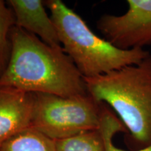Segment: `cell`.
I'll return each mask as SVG.
<instances>
[{"mask_svg":"<svg viewBox=\"0 0 151 151\" xmlns=\"http://www.w3.org/2000/svg\"><path fill=\"white\" fill-rule=\"evenodd\" d=\"M10 39L11 58L0 86L66 97L88 94L83 76L63 48L48 46L17 26Z\"/></svg>","mask_w":151,"mask_h":151,"instance_id":"cell-1","label":"cell"},{"mask_svg":"<svg viewBox=\"0 0 151 151\" xmlns=\"http://www.w3.org/2000/svg\"><path fill=\"white\" fill-rule=\"evenodd\" d=\"M83 78L88 93L115 111L138 148L151 145V53L136 65Z\"/></svg>","mask_w":151,"mask_h":151,"instance_id":"cell-2","label":"cell"},{"mask_svg":"<svg viewBox=\"0 0 151 151\" xmlns=\"http://www.w3.org/2000/svg\"><path fill=\"white\" fill-rule=\"evenodd\" d=\"M50 11L64 51L83 78H92L136 65L150 53L144 48L122 50L96 35L61 0L44 1Z\"/></svg>","mask_w":151,"mask_h":151,"instance_id":"cell-3","label":"cell"},{"mask_svg":"<svg viewBox=\"0 0 151 151\" xmlns=\"http://www.w3.org/2000/svg\"><path fill=\"white\" fill-rule=\"evenodd\" d=\"M35 94L31 127L52 140L99 129L102 103L97 102L88 93L67 97Z\"/></svg>","mask_w":151,"mask_h":151,"instance_id":"cell-4","label":"cell"},{"mask_svg":"<svg viewBox=\"0 0 151 151\" xmlns=\"http://www.w3.org/2000/svg\"><path fill=\"white\" fill-rule=\"evenodd\" d=\"M120 16L104 14L97 27L109 43L122 50L143 48L151 44V0H127Z\"/></svg>","mask_w":151,"mask_h":151,"instance_id":"cell-5","label":"cell"},{"mask_svg":"<svg viewBox=\"0 0 151 151\" xmlns=\"http://www.w3.org/2000/svg\"><path fill=\"white\" fill-rule=\"evenodd\" d=\"M35 100V93L0 86V146L31 127Z\"/></svg>","mask_w":151,"mask_h":151,"instance_id":"cell-6","label":"cell"},{"mask_svg":"<svg viewBox=\"0 0 151 151\" xmlns=\"http://www.w3.org/2000/svg\"><path fill=\"white\" fill-rule=\"evenodd\" d=\"M16 18V26L37 36L53 48H62L57 29L41 0H9Z\"/></svg>","mask_w":151,"mask_h":151,"instance_id":"cell-7","label":"cell"},{"mask_svg":"<svg viewBox=\"0 0 151 151\" xmlns=\"http://www.w3.org/2000/svg\"><path fill=\"white\" fill-rule=\"evenodd\" d=\"M0 151H56V148L54 140L29 127L5 141Z\"/></svg>","mask_w":151,"mask_h":151,"instance_id":"cell-8","label":"cell"},{"mask_svg":"<svg viewBox=\"0 0 151 151\" xmlns=\"http://www.w3.org/2000/svg\"><path fill=\"white\" fill-rule=\"evenodd\" d=\"M56 151H106L100 129L55 141Z\"/></svg>","mask_w":151,"mask_h":151,"instance_id":"cell-9","label":"cell"},{"mask_svg":"<svg viewBox=\"0 0 151 151\" xmlns=\"http://www.w3.org/2000/svg\"><path fill=\"white\" fill-rule=\"evenodd\" d=\"M16 26L14 11L8 4L0 0V76L9 65L11 54L10 33Z\"/></svg>","mask_w":151,"mask_h":151,"instance_id":"cell-10","label":"cell"},{"mask_svg":"<svg viewBox=\"0 0 151 151\" xmlns=\"http://www.w3.org/2000/svg\"><path fill=\"white\" fill-rule=\"evenodd\" d=\"M99 129L103 135L106 151H129L122 150L113 144V136L118 132H126L127 129L120 119L111 111L108 106L104 103ZM134 151H151V145Z\"/></svg>","mask_w":151,"mask_h":151,"instance_id":"cell-11","label":"cell"}]
</instances>
